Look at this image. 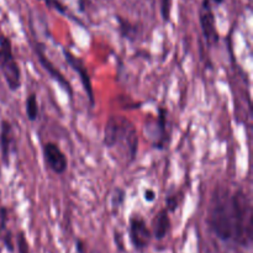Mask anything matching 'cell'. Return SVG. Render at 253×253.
<instances>
[{"mask_svg": "<svg viewBox=\"0 0 253 253\" xmlns=\"http://www.w3.org/2000/svg\"><path fill=\"white\" fill-rule=\"evenodd\" d=\"M252 217L251 198L245 190L220 187L212 193L208 210V224L217 239L240 246H250Z\"/></svg>", "mask_w": 253, "mask_h": 253, "instance_id": "1", "label": "cell"}, {"mask_svg": "<svg viewBox=\"0 0 253 253\" xmlns=\"http://www.w3.org/2000/svg\"><path fill=\"white\" fill-rule=\"evenodd\" d=\"M137 128L132 121L123 115H110L104 125L103 145L108 150L121 147L125 148L128 163L136 160L138 153Z\"/></svg>", "mask_w": 253, "mask_h": 253, "instance_id": "2", "label": "cell"}, {"mask_svg": "<svg viewBox=\"0 0 253 253\" xmlns=\"http://www.w3.org/2000/svg\"><path fill=\"white\" fill-rule=\"evenodd\" d=\"M0 72L4 77L9 90L17 91L21 88V68L16 57L14 56L11 40L4 34H0Z\"/></svg>", "mask_w": 253, "mask_h": 253, "instance_id": "3", "label": "cell"}, {"mask_svg": "<svg viewBox=\"0 0 253 253\" xmlns=\"http://www.w3.org/2000/svg\"><path fill=\"white\" fill-rule=\"evenodd\" d=\"M143 132L155 150L163 151L167 148L168 142H169L167 108L161 106L155 116H148L145 123Z\"/></svg>", "mask_w": 253, "mask_h": 253, "instance_id": "4", "label": "cell"}, {"mask_svg": "<svg viewBox=\"0 0 253 253\" xmlns=\"http://www.w3.org/2000/svg\"><path fill=\"white\" fill-rule=\"evenodd\" d=\"M128 239L133 249L143 252L152 241V232L146 222L145 217L138 212H132L128 219Z\"/></svg>", "mask_w": 253, "mask_h": 253, "instance_id": "5", "label": "cell"}, {"mask_svg": "<svg viewBox=\"0 0 253 253\" xmlns=\"http://www.w3.org/2000/svg\"><path fill=\"white\" fill-rule=\"evenodd\" d=\"M199 24L208 48L216 46L220 40L214 10L210 0H203L199 9Z\"/></svg>", "mask_w": 253, "mask_h": 253, "instance_id": "6", "label": "cell"}, {"mask_svg": "<svg viewBox=\"0 0 253 253\" xmlns=\"http://www.w3.org/2000/svg\"><path fill=\"white\" fill-rule=\"evenodd\" d=\"M62 53H63L67 64L79 76V82H81L82 86H83L84 91H85L86 98L89 100V105H90V108H94V105H95V96H94V89L93 84H91L90 74H89L85 63H84V61L81 57L72 53L68 48H64L63 47L62 48Z\"/></svg>", "mask_w": 253, "mask_h": 253, "instance_id": "7", "label": "cell"}, {"mask_svg": "<svg viewBox=\"0 0 253 253\" xmlns=\"http://www.w3.org/2000/svg\"><path fill=\"white\" fill-rule=\"evenodd\" d=\"M35 53H36L37 61L41 64L42 68H43L44 71H46V73L51 77L52 81L56 82V83L66 91L68 98L72 100V99H73V88H72V84L69 83L68 79L63 76V73L52 63L51 59L47 57L43 48V44L40 43V42H36V44H35Z\"/></svg>", "mask_w": 253, "mask_h": 253, "instance_id": "8", "label": "cell"}, {"mask_svg": "<svg viewBox=\"0 0 253 253\" xmlns=\"http://www.w3.org/2000/svg\"><path fill=\"white\" fill-rule=\"evenodd\" d=\"M42 156L46 167L54 174L62 175L68 169V157L61 150L58 143L53 141L43 143L42 146Z\"/></svg>", "mask_w": 253, "mask_h": 253, "instance_id": "9", "label": "cell"}, {"mask_svg": "<svg viewBox=\"0 0 253 253\" xmlns=\"http://www.w3.org/2000/svg\"><path fill=\"white\" fill-rule=\"evenodd\" d=\"M15 142V133L12 125L10 121L2 120L0 124V150H1L2 161L4 165L9 166L10 157H11V150Z\"/></svg>", "mask_w": 253, "mask_h": 253, "instance_id": "10", "label": "cell"}, {"mask_svg": "<svg viewBox=\"0 0 253 253\" xmlns=\"http://www.w3.org/2000/svg\"><path fill=\"white\" fill-rule=\"evenodd\" d=\"M170 227H172V222H170L169 211L163 208L155 215L152 220V229H151L152 237H155L157 241H162L169 234Z\"/></svg>", "mask_w": 253, "mask_h": 253, "instance_id": "11", "label": "cell"}, {"mask_svg": "<svg viewBox=\"0 0 253 253\" xmlns=\"http://www.w3.org/2000/svg\"><path fill=\"white\" fill-rule=\"evenodd\" d=\"M7 220H9V210L7 208L1 207L0 208V239L4 242L5 247L7 251H14V237H12V232L7 227Z\"/></svg>", "mask_w": 253, "mask_h": 253, "instance_id": "12", "label": "cell"}, {"mask_svg": "<svg viewBox=\"0 0 253 253\" xmlns=\"http://www.w3.org/2000/svg\"><path fill=\"white\" fill-rule=\"evenodd\" d=\"M25 110H26V116L29 119V121L35 123L39 119L40 105L36 93H30L27 95L26 101H25Z\"/></svg>", "mask_w": 253, "mask_h": 253, "instance_id": "13", "label": "cell"}, {"mask_svg": "<svg viewBox=\"0 0 253 253\" xmlns=\"http://www.w3.org/2000/svg\"><path fill=\"white\" fill-rule=\"evenodd\" d=\"M126 200V190L121 187H116L114 189L113 197H111V208H113L114 214H119L121 209H123L124 204Z\"/></svg>", "mask_w": 253, "mask_h": 253, "instance_id": "14", "label": "cell"}, {"mask_svg": "<svg viewBox=\"0 0 253 253\" xmlns=\"http://www.w3.org/2000/svg\"><path fill=\"white\" fill-rule=\"evenodd\" d=\"M183 198H184L183 192H175V193H172V194H168L167 197H166V207L165 208L169 212L177 211L178 208H179L180 204H182Z\"/></svg>", "mask_w": 253, "mask_h": 253, "instance_id": "15", "label": "cell"}, {"mask_svg": "<svg viewBox=\"0 0 253 253\" xmlns=\"http://www.w3.org/2000/svg\"><path fill=\"white\" fill-rule=\"evenodd\" d=\"M118 21H119V27H120L121 35H123L124 39H130V40L136 39V36H137V31H136L135 26H133L132 24H130L127 20L121 19L120 16H118Z\"/></svg>", "mask_w": 253, "mask_h": 253, "instance_id": "16", "label": "cell"}, {"mask_svg": "<svg viewBox=\"0 0 253 253\" xmlns=\"http://www.w3.org/2000/svg\"><path fill=\"white\" fill-rule=\"evenodd\" d=\"M40 1L43 2L44 5H46L47 7H49V9L52 10H56L58 14L63 15V16H68L69 19H73V17L71 16V14H69L68 9H67V6H64L63 4H62L59 0H40Z\"/></svg>", "mask_w": 253, "mask_h": 253, "instance_id": "17", "label": "cell"}, {"mask_svg": "<svg viewBox=\"0 0 253 253\" xmlns=\"http://www.w3.org/2000/svg\"><path fill=\"white\" fill-rule=\"evenodd\" d=\"M16 247H17V252L19 253H30L29 241H27V237L24 231H19V234H17Z\"/></svg>", "mask_w": 253, "mask_h": 253, "instance_id": "18", "label": "cell"}, {"mask_svg": "<svg viewBox=\"0 0 253 253\" xmlns=\"http://www.w3.org/2000/svg\"><path fill=\"white\" fill-rule=\"evenodd\" d=\"M170 10H172V0H161V15L163 22L168 24L170 20Z\"/></svg>", "mask_w": 253, "mask_h": 253, "instance_id": "19", "label": "cell"}, {"mask_svg": "<svg viewBox=\"0 0 253 253\" xmlns=\"http://www.w3.org/2000/svg\"><path fill=\"white\" fill-rule=\"evenodd\" d=\"M156 192L153 189H151V188H146L145 192H143V199L146 200L147 203H153L156 200Z\"/></svg>", "mask_w": 253, "mask_h": 253, "instance_id": "20", "label": "cell"}, {"mask_svg": "<svg viewBox=\"0 0 253 253\" xmlns=\"http://www.w3.org/2000/svg\"><path fill=\"white\" fill-rule=\"evenodd\" d=\"M74 253H86V245L83 240H81V239L77 240Z\"/></svg>", "mask_w": 253, "mask_h": 253, "instance_id": "21", "label": "cell"}, {"mask_svg": "<svg viewBox=\"0 0 253 253\" xmlns=\"http://www.w3.org/2000/svg\"><path fill=\"white\" fill-rule=\"evenodd\" d=\"M114 239H115V244L118 245V247H119V249H120V251H124L123 242H121V235L119 234L118 231L114 232Z\"/></svg>", "mask_w": 253, "mask_h": 253, "instance_id": "22", "label": "cell"}, {"mask_svg": "<svg viewBox=\"0 0 253 253\" xmlns=\"http://www.w3.org/2000/svg\"><path fill=\"white\" fill-rule=\"evenodd\" d=\"M211 1H214L216 5H221L224 2V0H211Z\"/></svg>", "mask_w": 253, "mask_h": 253, "instance_id": "23", "label": "cell"}]
</instances>
